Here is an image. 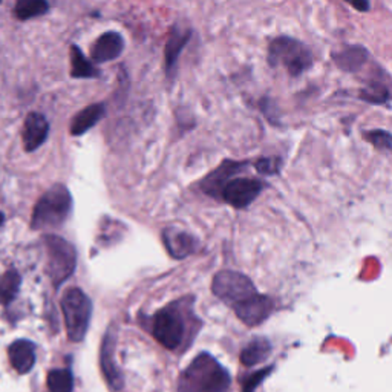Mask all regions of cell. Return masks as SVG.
I'll return each instance as SVG.
<instances>
[{"instance_id": "9a60e30c", "label": "cell", "mask_w": 392, "mask_h": 392, "mask_svg": "<svg viewBox=\"0 0 392 392\" xmlns=\"http://www.w3.org/2000/svg\"><path fill=\"white\" fill-rule=\"evenodd\" d=\"M8 356L12 368H14L19 374H26L34 368L36 364V345L30 340H16L10 345Z\"/></svg>"}, {"instance_id": "f546056e", "label": "cell", "mask_w": 392, "mask_h": 392, "mask_svg": "<svg viewBox=\"0 0 392 392\" xmlns=\"http://www.w3.org/2000/svg\"><path fill=\"white\" fill-rule=\"evenodd\" d=\"M0 2H2V0H0Z\"/></svg>"}, {"instance_id": "7a4b0ae2", "label": "cell", "mask_w": 392, "mask_h": 392, "mask_svg": "<svg viewBox=\"0 0 392 392\" xmlns=\"http://www.w3.org/2000/svg\"><path fill=\"white\" fill-rule=\"evenodd\" d=\"M192 303L188 299H179L161 308L149 319V331L166 349L175 351L184 342L188 317L193 313Z\"/></svg>"}, {"instance_id": "44dd1931", "label": "cell", "mask_w": 392, "mask_h": 392, "mask_svg": "<svg viewBox=\"0 0 392 392\" xmlns=\"http://www.w3.org/2000/svg\"><path fill=\"white\" fill-rule=\"evenodd\" d=\"M50 3L46 0H17L14 6V16L19 20H30L43 16L48 12Z\"/></svg>"}, {"instance_id": "ffe728a7", "label": "cell", "mask_w": 392, "mask_h": 392, "mask_svg": "<svg viewBox=\"0 0 392 392\" xmlns=\"http://www.w3.org/2000/svg\"><path fill=\"white\" fill-rule=\"evenodd\" d=\"M71 76L74 78L100 77V71L85 57V54L76 45L71 46Z\"/></svg>"}, {"instance_id": "cb8c5ba5", "label": "cell", "mask_w": 392, "mask_h": 392, "mask_svg": "<svg viewBox=\"0 0 392 392\" xmlns=\"http://www.w3.org/2000/svg\"><path fill=\"white\" fill-rule=\"evenodd\" d=\"M50 392H72L74 375L71 369H52L48 374Z\"/></svg>"}, {"instance_id": "ba28073f", "label": "cell", "mask_w": 392, "mask_h": 392, "mask_svg": "<svg viewBox=\"0 0 392 392\" xmlns=\"http://www.w3.org/2000/svg\"><path fill=\"white\" fill-rule=\"evenodd\" d=\"M263 188L259 179L254 178H230L221 188L219 198L235 208H246L258 198Z\"/></svg>"}, {"instance_id": "277c9868", "label": "cell", "mask_w": 392, "mask_h": 392, "mask_svg": "<svg viewBox=\"0 0 392 392\" xmlns=\"http://www.w3.org/2000/svg\"><path fill=\"white\" fill-rule=\"evenodd\" d=\"M268 65L283 67L290 76L299 77L313 66V52L307 45L293 37L281 36L270 42Z\"/></svg>"}, {"instance_id": "9c48e42d", "label": "cell", "mask_w": 392, "mask_h": 392, "mask_svg": "<svg viewBox=\"0 0 392 392\" xmlns=\"http://www.w3.org/2000/svg\"><path fill=\"white\" fill-rule=\"evenodd\" d=\"M115 348H117V328L111 325L106 331L103 342H101L100 367L109 386L115 391H120L124 386V377L115 363Z\"/></svg>"}, {"instance_id": "5b68a950", "label": "cell", "mask_w": 392, "mask_h": 392, "mask_svg": "<svg viewBox=\"0 0 392 392\" xmlns=\"http://www.w3.org/2000/svg\"><path fill=\"white\" fill-rule=\"evenodd\" d=\"M62 311L66 333L71 342H82L89 329L92 302L80 288L66 290L62 297Z\"/></svg>"}, {"instance_id": "603a6c76", "label": "cell", "mask_w": 392, "mask_h": 392, "mask_svg": "<svg viewBox=\"0 0 392 392\" xmlns=\"http://www.w3.org/2000/svg\"><path fill=\"white\" fill-rule=\"evenodd\" d=\"M20 282H22V278L16 270H10L0 278V303L2 305H8L14 301L19 293Z\"/></svg>"}, {"instance_id": "5bb4252c", "label": "cell", "mask_w": 392, "mask_h": 392, "mask_svg": "<svg viewBox=\"0 0 392 392\" xmlns=\"http://www.w3.org/2000/svg\"><path fill=\"white\" fill-rule=\"evenodd\" d=\"M336 66L345 72H357L360 71L368 62L369 54L368 50L359 45L345 46L340 51H336L331 54Z\"/></svg>"}, {"instance_id": "8fae6325", "label": "cell", "mask_w": 392, "mask_h": 392, "mask_svg": "<svg viewBox=\"0 0 392 392\" xmlns=\"http://www.w3.org/2000/svg\"><path fill=\"white\" fill-rule=\"evenodd\" d=\"M163 241L168 254L175 259H184L188 254L195 253L198 247V241L195 236L187 233L186 230L177 227H167L163 230Z\"/></svg>"}, {"instance_id": "e0dca14e", "label": "cell", "mask_w": 392, "mask_h": 392, "mask_svg": "<svg viewBox=\"0 0 392 392\" xmlns=\"http://www.w3.org/2000/svg\"><path fill=\"white\" fill-rule=\"evenodd\" d=\"M106 115V106L103 103H96L85 107L83 111H80L76 117L72 118L71 123V135L74 137H80V135L86 133L89 129H92L98 121Z\"/></svg>"}, {"instance_id": "30bf717a", "label": "cell", "mask_w": 392, "mask_h": 392, "mask_svg": "<svg viewBox=\"0 0 392 392\" xmlns=\"http://www.w3.org/2000/svg\"><path fill=\"white\" fill-rule=\"evenodd\" d=\"M232 309L238 316V319L244 322L247 327H256L261 325L263 320H267L270 314L273 313L274 302L268 296L256 293L250 299L239 303V305H236Z\"/></svg>"}, {"instance_id": "d6986e66", "label": "cell", "mask_w": 392, "mask_h": 392, "mask_svg": "<svg viewBox=\"0 0 392 392\" xmlns=\"http://www.w3.org/2000/svg\"><path fill=\"white\" fill-rule=\"evenodd\" d=\"M270 354H272V343H270V340L265 339V337H256V339L246 345L239 359L244 367L250 368L258 363L265 362Z\"/></svg>"}, {"instance_id": "83f0119b", "label": "cell", "mask_w": 392, "mask_h": 392, "mask_svg": "<svg viewBox=\"0 0 392 392\" xmlns=\"http://www.w3.org/2000/svg\"><path fill=\"white\" fill-rule=\"evenodd\" d=\"M343 2H347L348 5L353 6L354 10L360 11V12L369 11V2H368V0H343Z\"/></svg>"}, {"instance_id": "f1b7e54d", "label": "cell", "mask_w": 392, "mask_h": 392, "mask_svg": "<svg viewBox=\"0 0 392 392\" xmlns=\"http://www.w3.org/2000/svg\"><path fill=\"white\" fill-rule=\"evenodd\" d=\"M3 222H5V216H3V213H2V212H0V226H2Z\"/></svg>"}, {"instance_id": "52a82bcc", "label": "cell", "mask_w": 392, "mask_h": 392, "mask_svg": "<svg viewBox=\"0 0 392 392\" xmlns=\"http://www.w3.org/2000/svg\"><path fill=\"white\" fill-rule=\"evenodd\" d=\"M212 292L230 308H235L258 293L248 276L233 270H222L215 276Z\"/></svg>"}, {"instance_id": "4316f807", "label": "cell", "mask_w": 392, "mask_h": 392, "mask_svg": "<svg viewBox=\"0 0 392 392\" xmlns=\"http://www.w3.org/2000/svg\"><path fill=\"white\" fill-rule=\"evenodd\" d=\"M281 164V158H261L254 167L262 175H274L279 172Z\"/></svg>"}, {"instance_id": "4fadbf2b", "label": "cell", "mask_w": 392, "mask_h": 392, "mask_svg": "<svg viewBox=\"0 0 392 392\" xmlns=\"http://www.w3.org/2000/svg\"><path fill=\"white\" fill-rule=\"evenodd\" d=\"M50 133V123L42 113L31 112L25 120L23 146L26 152H34L42 146Z\"/></svg>"}, {"instance_id": "ac0fdd59", "label": "cell", "mask_w": 392, "mask_h": 392, "mask_svg": "<svg viewBox=\"0 0 392 392\" xmlns=\"http://www.w3.org/2000/svg\"><path fill=\"white\" fill-rule=\"evenodd\" d=\"M192 37L190 30H182L179 26H175L171 32V37H168L166 43V51H164V58H166V71L167 74H171L173 71L175 65L178 62L179 54L184 50V46L188 43V40Z\"/></svg>"}, {"instance_id": "7c38bea8", "label": "cell", "mask_w": 392, "mask_h": 392, "mask_svg": "<svg viewBox=\"0 0 392 392\" xmlns=\"http://www.w3.org/2000/svg\"><path fill=\"white\" fill-rule=\"evenodd\" d=\"M124 50V40L121 34L115 31H107L96 40L91 48V57L94 62L106 63L118 58Z\"/></svg>"}, {"instance_id": "7402d4cb", "label": "cell", "mask_w": 392, "mask_h": 392, "mask_svg": "<svg viewBox=\"0 0 392 392\" xmlns=\"http://www.w3.org/2000/svg\"><path fill=\"white\" fill-rule=\"evenodd\" d=\"M359 98L369 105H386L391 98V92L389 87L378 80V82H369L362 87L359 91Z\"/></svg>"}, {"instance_id": "3957f363", "label": "cell", "mask_w": 392, "mask_h": 392, "mask_svg": "<svg viewBox=\"0 0 392 392\" xmlns=\"http://www.w3.org/2000/svg\"><path fill=\"white\" fill-rule=\"evenodd\" d=\"M72 210V196L63 184L52 186L37 201L32 212L31 226L36 230L56 228L65 224Z\"/></svg>"}, {"instance_id": "6da1fadb", "label": "cell", "mask_w": 392, "mask_h": 392, "mask_svg": "<svg viewBox=\"0 0 392 392\" xmlns=\"http://www.w3.org/2000/svg\"><path fill=\"white\" fill-rule=\"evenodd\" d=\"M232 377L212 354L201 353L182 371L178 392H228Z\"/></svg>"}, {"instance_id": "2e32d148", "label": "cell", "mask_w": 392, "mask_h": 392, "mask_svg": "<svg viewBox=\"0 0 392 392\" xmlns=\"http://www.w3.org/2000/svg\"><path fill=\"white\" fill-rule=\"evenodd\" d=\"M247 166V163H235V161H224L213 173L202 181V190L208 195H213L216 198H219L221 188L224 187L226 182L233 178L235 173L241 172L242 168Z\"/></svg>"}, {"instance_id": "8992f818", "label": "cell", "mask_w": 392, "mask_h": 392, "mask_svg": "<svg viewBox=\"0 0 392 392\" xmlns=\"http://www.w3.org/2000/svg\"><path fill=\"white\" fill-rule=\"evenodd\" d=\"M46 254H48V274L54 287H60L76 272L77 252L71 242L56 235L45 236Z\"/></svg>"}, {"instance_id": "d4e9b609", "label": "cell", "mask_w": 392, "mask_h": 392, "mask_svg": "<svg viewBox=\"0 0 392 392\" xmlns=\"http://www.w3.org/2000/svg\"><path fill=\"white\" fill-rule=\"evenodd\" d=\"M274 369V367H267V368H262L259 371H256V373H252L246 375L242 378V391L241 392H254L256 388L259 386V384L265 380V378L272 374V371Z\"/></svg>"}, {"instance_id": "484cf974", "label": "cell", "mask_w": 392, "mask_h": 392, "mask_svg": "<svg viewBox=\"0 0 392 392\" xmlns=\"http://www.w3.org/2000/svg\"><path fill=\"white\" fill-rule=\"evenodd\" d=\"M363 138L369 141L371 144H374L377 149H380V151H386L389 152L391 147H392V141H391V133L388 131H368V132H363Z\"/></svg>"}]
</instances>
